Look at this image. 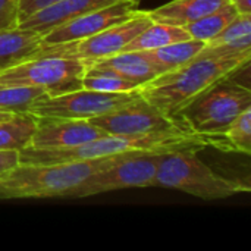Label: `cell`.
<instances>
[{
    "label": "cell",
    "instance_id": "603a6c76",
    "mask_svg": "<svg viewBox=\"0 0 251 251\" xmlns=\"http://www.w3.org/2000/svg\"><path fill=\"white\" fill-rule=\"evenodd\" d=\"M228 140L232 150L243 154L251 153V107L240 113L221 134Z\"/></svg>",
    "mask_w": 251,
    "mask_h": 251
},
{
    "label": "cell",
    "instance_id": "4fadbf2b",
    "mask_svg": "<svg viewBox=\"0 0 251 251\" xmlns=\"http://www.w3.org/2000/svg\"><path fill=\"white\" fill-rule=\"evenodd\" d=\"M85 68L110 72L116 76L137 84L138 87L159 76L154 65L143 51H121L103 59L85 62Z\"/></svg>",
    "mask_w": 251,
    "mask_h": 251
},
{
    "label": "cell",
    "instance_id": "8992f818",
    "mask_svg": "<svg viewBox=\"0 0 251 251\" xmlns=\"http://www.w3.org/2000/svg\"><path fill=\"white\" fill-rule=\"evenodd\" d=\"M85 62L41 51L12 66L0 69V85L38 87L46 93H63L81 88Z\"/></svg>",
    "mask_w": 251,
    "mask_h": 251
},
{
    "label": "cell",
    "instance_id": "e0dca14e",
    "mask_svg": "<svg viewBox=\"0 0 251 251\" xmlns=\"http://www.w3.org/2000/svg\"><path fill=\"white\" fill-rule=\"evenodd\" d=\"M204 41L188 38L184 41H176L168 46H163L160 49L143 51L150 62L154 65L156 71L159 75L176 71L182 68L184 65L190 63L191 60L196 59V56L201 51L204 47Z\"/></svg>",
    "mask_w": 251,
    "mask_h": 251
},
{
    "label": "cell",
    "instance_id": "7c38bea8",
    "mask_svg": "<svg viewBox=\"0 0 251 251\" xmlns=\"http://www.w3.org/2000/svg\"><path fill=\"white\" fill-rule=\"evenodd\" d=\"M107 135L88 119L35 118V129L26 147L69 149Z\"/></svg>",
    "mask_w": 251,
    "mask_h": 251
},
{
    "label": "cell",
    "instance_id": "52a82bcc",
    "mask_svg": "<svg viewBox=\"0 0 251 251\" xmlns=\"http://www.w3.org/2000/svg\"><path fill=\"white\" fill-rule=\"evenodd\" d=\"M135 93H100L88 88H76L63 93H44L29 104L25 113L34 118H69L91 119L119 110L138 101Z\"/></svg>",
    "mask_w": 251,
    "mask_h": 251
},
{
    "label": "cell",
    "instance_id": "ac0fdd59",
    "mask_svg": "<svg viewBox=\"0 0 251 251\" xmlns=\"http://www.w3.org/2000/svg\"><path fill=\"white\" fill-rule=\"evenodd\" d=\"M191 38L184 26L169 25L163 22H154L146 26L141 32H138L124 49L122 51H149L154 49H160L163 46L184 41Z\"/></svg>",
    "mask_w": 251,
    "mask_h": 251
},
{
    "label": "cell",
    "instance_id": "5b68a950",
    "mask_svg": "<svg viewBox=\"0 0 251 251\" xmlns=\"http://www.w3.org/2000/svg\"><path fill=\"white\" fill-rule=\"evenodd\" d=\"M249 107H251L250 88L229 76L196 99L178 118L194 132L221 135Z\"/></svg>",
    "mask_w": 251,
    "mask_h": 251
},
{
    "label": "cell",
    "instance_id": "277c9868",
    "mask_svg": "<svg viewBox=\"0 0 251 251\" xmlns=\"http://www.w3.org/2000/svg\"><path fill=\"white\" fill-rule=\"evenodd\" d=\"M154 187L179 190L201 200H224L250 191L249 184L219 175L194 151L162 154Z\"/></svg>",
    "mask_w": 251,
    "mask_h": 251
},
{
    "label": "cell",
    "instance_id": "f1b7e54d",
    "mask_svg": "<svg viewBox=\"0 0 251 251\" xmlns=\"http://www.w3.org/2000/svg\"><path fill=\"white\" fill-rule=\"evenodd\" d=\"M13 115H15L13 112H7V110H0V121L9 119V118H12Z\"/></svg>",
    "mask_w": 251,
    "mask_h": 251
},
{
    "label": "cell",
    "instance_id": "5bb4252c",
    "mask_svg": "<svg viewBox=\"0 0 251 251\" xmlns=\"http://www.w3.org/2000/svg\"><path fill=\"white\" fill-rule=\"evenodd\" d=\"M115 1L119 0H60L24 18L18 26L31 28L38 32H46L47 29L57 26L72 18L112 4Z\"/></svg>",
    "mask_w": 251,
    "mask_h": 251
},
{
    "label": "cell",
    "instance_id": "484cf974",
    "mask_svg": "<svg viewBox=\"0 0 251 251\" xmlns=\"http://www.w3.org/2000/svg\"><path fill=\"white\" fill-rule=\"evenodd\" d=\"M56 1H60V0H19V16H21V21L24 18L29 16L31 13L46 7L49 4H53Z\"/></svg>",
    "mask_w": 251,
    "mask_h": 251
},
{
    "label": "cell",
    "instance_id": "4316f807",
    "mask_svg": "<svg viewBox=\"0 0 251 251\" xmlns=\"http://www.w3.org/2000/svg\"><path fill=\"white\" fill-rule=\"evenodd\" d=\"M19 163L18 150H0V174L12 169Z\"/></svg>",
    "mask_w": 251,
    "mask_h": 251
},
{
    "label": "cell",
    "instance_id": "ffe728a7",
    "mask_svg": "<svg viewBox=\"0 0 251 251\" xmlns=\"http://www.w3.org/2000/svg\"><path fill=\"white\" fill-rule=\"evenodd\" d=\"M238 15V12L235 10V7L229 3L224 7H221L219 10H215L188 25H185V31L188 32V35L194 40H200L204 43H209L213 37H216L235 16Z\"/></svg>",
    "mask_w": 251,
    "mask_h": 251
},
{
    "label": "cell",
    "instance_id": "9c48e42d",
    "mask_svg": "<svg viewBox=\"0 0 251 251\" xmlns=\"http://www.w3.org/2000/svg\"><path fill=\"white\" fill-rule=\"evenodd\" d=\"M162 154H129L112 168H106L87 178L75 191L72 199H84L96 194L154 187V179Z\"/></svg>",
    "mask_w": 251,
    "mask_h": 251
},
{
    "label": "cell",
    "instance_id": "d6986e66",
    "mask_svg": "<svg viewBox=\"0 0 251 251\" xmlns=\"http://www.w3.org/2000/svg\"><path fill=\"white\" fill-rule=\"evenodd\" d=\"M35 129V118L29 113H15L0 121V150L21 151L29 144Z\"/></svg>",
    "mask_w": 251,
    "mask_h": 251
},
{
    "label": "cell",
    "instance_id": "30bf717a",
    "mask_svg": "<svg viewBox=\"0 0 251 251\" xmlns=\"http://www.w3.org/2000/svg\"><path fill=\"white\" fill-rule=\"evenodd\" d=\"M88 121L109 135H149L190 129L178 116H168L143 99Z\"/></svg>",
    "mask_w": 251,
    "mask_h": 251
},
{
    "label": "cell",
    "instance_id": "3957f363",
    "mask_svg": "<svg viewBox=\"0 0 251 251\" xmlns=\"http://www.w3.org/2000/svg\"><path fill=\"white\" fill-rule=\"evenodd\" d=\"M126 156L129 154L65 163H18L0 174V199H72L87 178L115 166Z\"/></svg>",
    "mask_w": 251,
    "mask_h": 251
},
{
    "label": "cell",
    "instance_id": "7a4b0ae2",
    "mask_svg": "<svg viewBox=\"0 0 251 251\" xmlns=\"http://www.w3.org/2000/svg\"><path fill=\"white\" fill-rule=\"evenodd\" d=\"M250 60L251 51L232 56H197L182 68L159 75L141 85L138 94L162 113L178 116L196 99L218 82L228 79Z\"/></svg>",
    "mask_w": 251,
    "mask_h": 251
},
{
    "label": "cell",
    "instance_id": "d4e9b609",
    "mask_svg": "<svg viewBox=\"0 0 251 251\" xmlns=\"http://www.w3.org/2000/svg\"><path fill=\"white\" fill-rule=\"evenodd\" d=\"M19 0H0V31L19 25Z\"/></svg>",
    "mask_w": 251,
    "mask_h": 251
},
{
    "label": "cell",
    "instance_id": "f546056e",
    "mask_svg": "<svg viewBox=\"0 0 251 251\" xmlns=\"http://www.w3.org/2000/svg\"><path fill=\"white\" fill-rule=\"evenodd\" d=\"M131 1H132V3H135V4H140V1H141V0H131Z\"/></svg>",
    "mask_w": 251,
    "mask_h": 251
},
{
    "label": "cell",
    "instance_id": "6da1fadb",
    "mask_svg": "<svg viewBox=\"0 0 251 251\" xmlns=\"http://www.w3.org/2000/svg\"><path fill=\"white\" fill-rule=\"evenodd\" d=\"M207 147L221 151H234L222 135H206L190 129L159 132L149 135H104L78 147L69 149H31L19 151V163H65L100 159L115 154H166L176 151L199 153Z\"/></svg>",
    "mask_w": 251,
    "mask_h": 251
},
{
    "label": "cell",
    "instance_id": "ba28073f",
    "mask_svg": "<svg viewBox=\"0 0 251 251\" xmlns=\"http://www.w3.org/2000/svg\"><path fill=\"white\" fill-rule=\"evenodd\" d=\"M150 24L151 18L149 10H137L131 18L115 24L91 37L53 47L44 46V51L49 54L79 59L82 62L103 59L121 53L122 49Z\"/></svg>",
    "mask_w": 251,
    "mask_h": 251
},
{
    "label": "cell",
    "instance_id": "cb8c5ba5",
    "mask_svg": "<svg viewBox=\"0 0 251 251\" xmlns=\"http://www.w3.org/2000/svg\"><path fill=\"white\" fill-rule=\"evenodd\" d=\"M251 35V15H237L216 37L206 46H221Z\"/></svg>",
    "mask_w": 251,
    "mask_h": 251
},
{
    "label": "cell",
    "instance_id": "8fae6325",
    "mask_svg": "<svg viewBox=\"0 0 251 251\" xmlns=\"http://www.w3.org/2000/svg\"><path fill=\"white\" fill-rule=\"evenodd\" d=\"M137 6L138 4L132 3L131 0H119L72 18L43 32V44L53 47L91 37L115 24L131 18L138 10Z\"/></svg>",
    "mask_w": 251,
    "mask_h": 251
},
{
    "label": "cell",
    "instance_id": "44dd1931",
    "mask_svg": "<svg viewBox=\"0 0 251 251\" xmlns=\"http://www.w3.org/2000/svg\"><path fill=\"white\" fill-rule=\"evenodd\" d=\"M81 87L100 93H135L140 90V87L131 81L110 72L94 69H85V74L81 78Z\"/></svg>",
    "mask_w": 251,
    "mask_h": 251
},
{
    "label": "cell",
    "instance_id": "7402d4cb",
    "mask_svg": "<svg viewBox=\"0 0 251 251\" xmlns=\"http://www.w3.org/2000/svg\"><path fill=\"white\" fill-rule=\"evenodd\" d=\"M44 93L46 90L38 87L0 85V110L25 113L29 104Z\"/></svg>",
    "mask_w": 251,
    "mask_h": 251
},
{
    "label": "cell",
    "instance_id": "83f0119b",
    "mask_svg": "<svg viewBox=\"0 0 251 251\" xmlns=\"http://www.w3.org/2000/svg\"><path fill=\"white\" fill-rule=\"evenodd\" d=\"M238 15H251V0H231Z\"/></svg>",
    "mask_w": 251,
    "mask_h": 251
},
{
    "label": "cell",
    "instance_id": "2e32d148",
    "mask_svg": "<svg viewBox=\"0 0 251 251\" xmlns=\"http://www.w3.org/2000/svg\"><path fill=\"white\" fill-rule=\"evenodd\" d=\"M43 32L31 28H9L0 31V69L38 54L43 49Z\"/></svg>",
    "mask_w": 251,
    "mask_h": 251
},
{
    "label": "cell",
    "instance_id": "9a60e30c",
    "mask_svg": "<svg viewBox=\"0 0 251 251\" xmlns=\"http://www.w3.org/2000/svg\"><path fill=\"white\" fill-rule=\"evenodd\" d=\"M229 3L231 0H172L157 9L149 10V15L154 22L185 26Z\"/></svg>",
    "mask_w": 251,
    "mask_h": 251
}]
</instances>
